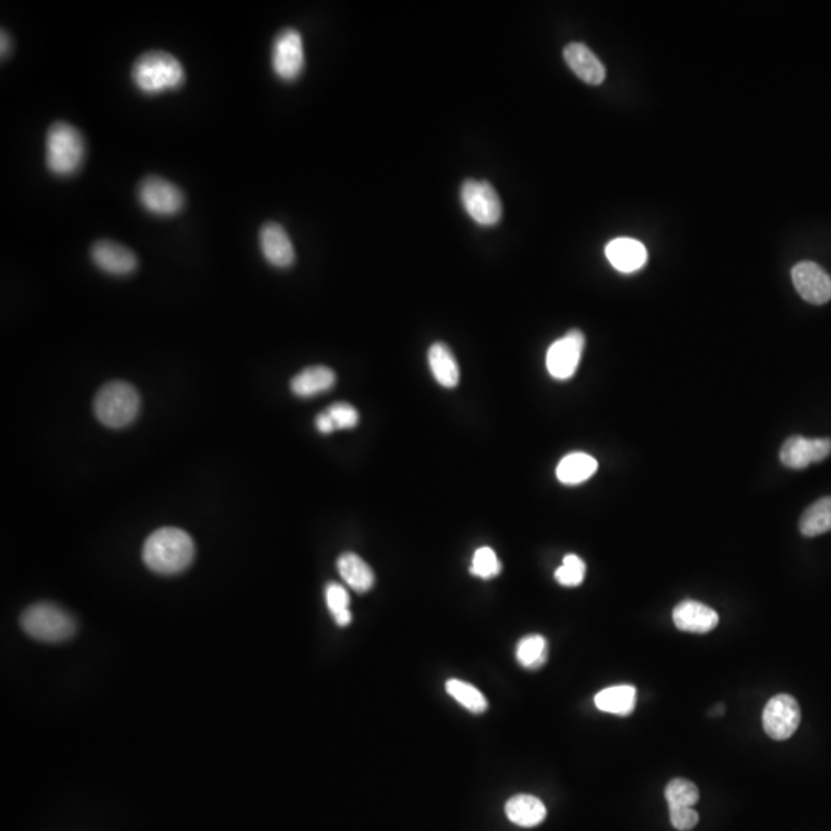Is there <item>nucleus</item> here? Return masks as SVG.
Here are the masks:
<instances>
[{"instance_id":"1","label":"nucleus","mask_w":831,"mask_h":831,"mask_svg":"<svg viewBox=\"0 0 831 831\" xmlns=\"http://www.w3.org/2000/svg\"><path fill=\"white\" fill-rule=\"evenodd\" d=\"M194 559V542L181 528L165 527L150 534L144 545V561L159 575H177Z\"/></svg>"},{"instance_id":"2","label":"nucleus","mask_w":831,"mask_h":831,"mask_svg":"<svg viewBox=\"0 0 831 831\" xmlns=\"http://www.w3.org/2000/svg\"><path fill=\"white\" fill-rule=\"evenodd\" d=\"M131 79L137 90L154 96L181 88L185 82V70L173 54L150 51L134 62Z\"/></svg>"},{"instance_id":"3","label":"nucleus","mask_w":831,"mask_h":831,"mask_svg":"<svg viewBox=\"0 0 831 831\" xmlns=\"http://www.w3.org/2000/svg\"><path fill=\"white\" fill-rule=\"evenodd\" d=\"M85 159V139L81 131L67 122H56L47 131L45 162L56 176H73Z\"/></svg>"},{"instance_id":"4","label":"nucleus","mask_w":831,"mask_h":831,"mask_svg":"<svg viewBox=\"0 0 831 831\" xmlns=\"http://www.w3.org/2000/svg\"><path fill=\"white\" fill-rule=\"evenodd\" d=\"M139 411L141 396L136 388L127 382L114 381L104 385L94 399L96 418L105 427L114 430L133 424L139 416Z\"/></svg>"},{"instance_id":"5","label":"nucleus","mask_w":831,"mask_h":831,"mask_svg":"<svg viewBox=\"0 0 831 831\" xmlns=\"http://www.w3.org/2000/svg\"><path fill=\"white\" fill-rule=\"evenodd\" d=\"M21 625L31 638L42 642H64L76 633L73 616L59 605L50 602L31 605L24 611Z\"/></svg>"},{"instance_id":"6","label":"nucleus","mask_w":831,"mask_h":831,"mask_svg":"<svg viewBox=\"0 0 831 831\" xmlns=\"http://www.w3.org/2000/svg\"><path fill=\"white\" fill-rule=\"evenodd\" d=\"M271 65L282 81L293 82L301 76L305 67L304 41L294 28H285L277 34L271 50Z\"/></svg>"},{"instance_id":"7","label":"nucleus","mask_w":831,"mask_h":831,"mask_svg":"<svg viewBox=\"0 0 831 831\" xmlns=\"http://www.w3.org/2000/svg\"><path fill=\"white\" fill-rule=\"evenodd\" d=\"M461 199L471 219L479 225L491 227L501 221V197L490 182L468 179L462 184Z\"/></svg>"},{"instance_id":"8","label":"nucleus","mask_w":831,"mask_h":831,"mask_svg":"<svg viewBox=\"0 0 831 831\" xmlns=\"http://www.w3.org/2000/svg\"><path fill=\"white\" fill-rule=\"evenodd\" d=\"M137 197L142 207L156 216H174L181 213L185 205L181 188L159 176L145 177L139 185Z\"/></svg>"},{"instance_id":"9","label":"nucleus","mask_w":831,"mask_h":831,"mask_svg":"<svg viewBox=\"0 0 831 831\" xmlns=\"http://www.w3.org/2000/svg\"><path fill=\"white\" fill-rule=\"evenodd\" d=\"M801 724V707L790 695H778L771 698L762 713V725L765 733L773 741H787L795 735Z\"/></svg>"},{"instance_id":"10","label":"nucleus","mask_w":831,"mask_h":831,"mask_svg":"<svg viewBox=\"0 0 831 831\" xmlns=\"http://www.w3.org/2000/svg\"><path fill=\"white\" fill-rule=\"evenodd\" d=\"M585 347V336L582 331L571 330L564 338L553 342L547 351L548 373L558 381H567L578 370L582 351Z\"/></svg>"},{"instance_id":"11","label":"nucleus","mask_w":831,"mask_h":831,"mask_svg":"<svg viewBox=\"0 0 831 831\" xmlns=\"http://www.w3.org/2000/svg\"><path fill=\"white\" fill-rule=\"evenodd\" d=\"M791 279L801 298L810 304H827L831 299V277L815 262H799L791 270Z\"/></svg>"},{"instance_id":"12","label":"nucleus","mask_w":831,"mask_h":831,"mask_svg":"<svg viewBox=\"0 0 831 831\" xmlns=\"http://www.w3.org/2000/svg\"><path fill=\"white\" fill-rule=\"evenodd\" d=\"M830 454V439H805L802 436H791L782 445L779 458L785 467L791 470H802L808 465L824 461Z\"/></svg>"},{"instance_id":"13","label":"nucleus","mask_w":831,"mask_h":831,"mask_svg":"<svg viewBox=\"0 0 831 831\" xmlns=\"http://www.w3.org/2000/svg\"><path fill=\"white\" fill-rule=\"evenodd\" d=\"M91 261L99 270L113 276H127L137 268V257L133 251L117 242L97 241L91 247Z\"/></svg>"},{"instance_id":"14","label":"nucleus","mask_w":831,"mask_h":831,"mask_svg":"<svg viewBox=\"0 0 831 831\" xmlns=\"http://www.w3.org/2000/svg\"><path fill=\"white\" fill-rule=\"evenodd\" d=\"M259 245L268 264L273 267L288 268L294 264L296 253H294L293 242L282 225L276 222H267L262 225Z\"/></svg>"},{"instance_id":"15","label":"nucleus","mask_w":831,"mask_h":831,"mask_svg":"<svg viewBox=\"0 0 831 831\" xmlns=\"http://www.w3.org/2000/svg\"><path fill=\"white\" fill-rule=\"evenodd\" d=\"M676 628L687 633L705 635L715 630L719 616L713 608L698 601H684L673 610Z\"/></svg>"},{"instance_id":"16","label":"nucleus","mask_w":831,"mask_h":831,"mask_svg":"<svg viewBox=\"0 0 831 831\" xmlns=\"http://www.w3.org/2000/svg\"><path fill=\"white\" fill-rule=\"evenodd\" d=\"M564 59L571 71L585 84L601 85L605 81L607 71L604 64L587 45L579 42L568 44L564 50Z\"/></svg>"},{"instance_id":"17","label":"nucleus","mask_w":831,"mask_h":831,"mask_svg":"<svg viewBox=\"0 0 831 831\" xmlns=\"http://www.w3.org/2000/svg\"><path fill=\"white\" fill-rule=\"evenodd\" d=\"M610 264L621 273H635L644 267L648 259L647 248L631 237L613 239L605 248Z\"/></svg>"},{"instance_id":"18","label":"nucleus","mask_w":831,"mask_h":831,"mask_svg":"<svg viewBox=\"0 0 831 831\" xmlns=\"http://www.w3.org/2000/svg\"><path fill=\"white\" fill-rule=\"evenodd\" d=\"M336 384V374L328 367L316 365V367L305 368L304 371L294 376L291 381V390L299 398H313L328 390Z\"/></svg>"},{"instance_id":"19","label":"nucleus","mask_w":831,"mask_h":831,"mask_svg":"<svg viewBox=\"0 0 831 831\" xmlns=\"http://www.w3.org/2000/svg\"><path fill=\"white\" fill-rule=\"evenodd\" d=\"M505 815L513 824L531 828L544 822L547 818V808L541 799L530 795H518L508 799Z\"/></svg>"},{"instance_id":"20","label":"nucleus","mask_w":831,"mask_h":831,"mask_svg":"<svg viewBox=\"0 0 831 831\" xmlns=\"http://www.w3.org/2000/svg\"><path fill=\"white\" fill-rule=\"evenodd\" d=\"M638 691L633 685H615L599 691L595 698L596 707L604 713L616 716H630L636 708Z\"/></svg>"},{"instance_id":"21","label":"nucleus","mask_w":831,"mask_h":831,"mask_svg":"<svg viewBox=\"0 0 831 831\" xmlns=\"http://www.w3.org/2000/svg\"><path fill=\"white\" fill-rule=\"evenodd\" d=\"M598 471V461L587 453H570L559 462L556 476L565 485H578L588 481Z\"/></svg>"},{"instance_id":"22","label":"nucleus","mask_w":831,"mask_h":831,"mask_svg":"<svg viewBox=\"0 0 831 831\" xmlns=\"http://www.w3.org/2000/svg\"><path fill=\"white\" fill-rule=\"evenodd\" d=\"M431 373L438 384L445 388H454L459 384L458 362L450 348L442 342L431 345L428 351Z\"/></svg>"},{"instance_id":"23","label":"nucleus","mask_w":831,"mask_h":831,"mask_svg":"<svg viewBox=\"0 0 831 831\" xmlns=\"http://www.w3.org/2000/svg\"><path fill=\"white\" fill-rule=\"evenodd\" d=\"M338 570L348 587L353 588L356 593H367L373 588V570L364 559L359 558L358 554H342L338 559Z\"/></svg>"},{"instance_id":"24","label":"nucleus","mask_w":831,"mask_h":831,"mask_svg":"<svg viewBox=\"0 0 831 831\" xmlns=\"http://www.w3.org/2000/svg\"><path fill=\"white\" fill-rule=\"evenodd\" d=\"M799 530L805 538H816L831 531V498H822L802 514Z\"/></svg>"},{"instance_id":"25","label":"nucleus","mask_w":831,"mask_h":831,"mask_svg":"<svg viewBox=\"0 0 831 831\" xmlns=\"http://www.w3.org/2000/svg\"><path fill=\"white\" fill-rule=\"evenodd\" d=\"M516 659L528 670H538L548 659V642L544 636H525L516 647Z\"/></svg>"},{"instance_id":"26","label":"nucleus","mask_w":831,"mask_h":831,"mask_svg":"<svg viewBox=\"0 0 831 831\" xmlns=\"http://www.w3.org/2000/svg\"><path fill=\"white\" fill-rule=\"evenodd\" d=\"M445 688H447L448 695L454 701L461 704L462 707L467 708L474 715H481L488 708V702L485 696L482 695L478 688L468 684V682L461 681V679H448Z\"/></svg>"},{"instance_id":"27","label":"nucleus","mask_w":831,"mask_h":831,"mask_svg":"<svg viewBox=\"0 0 831 831\" xmlns=\"http://www.w3.org/2000/svg\"><path fill=\"white\" fill-rule=\"evenodd\" d=\"M665 799H667L668 808L693 807L698 804L699 790L688 779L676 778L668 782L665 788Z\"/></svg>"},{"instance_id":"28","label":"nucleus","mask_w":831,"mask_h":831,"mask_svg":"<svg viewBox=\"0 0 831 831\" xmlns=\"http://www.w3.org/2000/svg\"><path fill=\"white\" fill-rule=\"evenodd\" d=\"M325 599H327L328 608H330L336 624L347 627L353 619L350 611V596H348L347 590L342 585L331 582L325 588Z\"/></svg>"},{"instance_id":"29","label":"nucleus","mask_w":831,"mask_h":831,"mask_svg":"<svg viewBox=\"0 0 831 831\" xmlns=\"http://www.w3.org/2000/svg\"><path fill=\"white\" fill-rule=\"evenodd\" d=\"M502 571L498 556L490 547H481L474 551L470 573L481 579H493Z\"/></svg>"},{"instance_id":"30","label":"nucleus","mask_w":831,"mask_h":831,"mask_svg":"<svg viewBox=\"0 0 831 831\" xmlns=\"http://www.w3.org/2000/svg\"><path fill=\"white\" fill-rule=\"evenodd\" d=\"M585 562L576 554H567L561 567L554 573V578L564 587H578L585 578Z\"/></svg>"},{"instance_id":"31","label":"nucleus","mask_w":831,"mask_h":831,"mask_svg":"<svg viewBox=\"0 0 831 831\" xmlns=\"http://www.w3.org/2000/svg\"><path fill=\"white\" fill-rule=\"evenodd\" d=\"M327 413L336 430H348V428H354L358 425V411L347 402H336L328 408Z\"/></svg>"},{"instance_id":"32","label":"nucleus","mask_w":831,"mask_h":831,"mask_svg":"<svg viewBox=\"0 0 831 831\" xmlns=\"http://www.w3.org/2000/svg\"><path fill=\"white\" fill-rule=\"evenodd\" d=\"M670 821L676 830H693L699 822L698 811L693 807L670 808Z\"/></svg>"},{"instance_id":"33","label":"nucleus","mask_w":831,"mask_h":831,"mask_svg":"<svg viewBox=\"0 0 831 831\" xmlns=\"http://www.w3.org/2000/svg\"><path fill=\"white\" fill-rule=\"evenodd\" d=\"M316 427H318V430L324 434H328L331 433V431L336 430V427H334L333 421H331L327 411L319 414L318 419H316Z\"/></svg>"},{"instance_id":"34","label":"nucleus","mask_w":831,"mask_h":831,"mask_svg":"<svg viewBox=\"0 0 831 831\" xmlns=\"http://www.w3.org/2000/svg\"><path fill=\"white\" fill-rule=\"evenodd\" d=\"M10 36L8 33H5V30L2 31V56L5 57V54L10 53Z\"/></svg>"}]
</instances>
